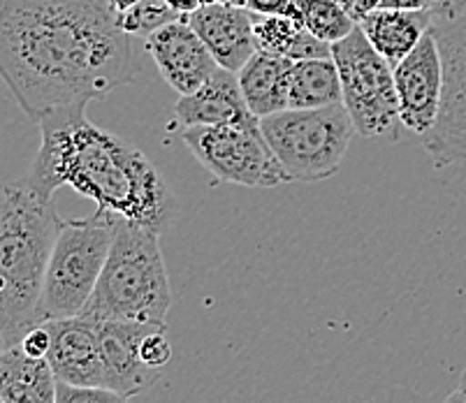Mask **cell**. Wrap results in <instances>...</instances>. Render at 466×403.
Masks as SVG:
<instances>
[{"label":"cell","instance_id":"obj_33","mask_svg":"<svg viewBox=\"0 0 466 403\" xmlns=\"http://www.w3.org/2000/svg\"><path fill=\"white\" fill-rule=\"evenodd\" d=\"M223 5H230V7H241V10H247L248 0H220Z\"/></svg>","mask_w":466,"mask_h":403},{"label":"cell","instance_id":"obj_16","mask_svg":"<svg viewBox=\"0 0 466 403\" xmlns=\"http://www.w3.org/2000/svg\"><path fill=\"white\" fill-rule=\"evenodd\" d=\"M367 35L370 45L385 58L395 70L422 37L434 28L431 12H406V10H383L364 16L358 24Z\"/></svg>","mask_w":466,"mask_h":403},{"label":"cell","instance_id":"obj_20","mask_svg":"<svg viewBox=\"0 0 466 403\" xmlns=\"http://www.w3.org/2000/svg\"><path fill=\"white\" fill-rule=\"evenodd\" d=\"M288 103L290 109H325L343 105L337 63L332 58L292 63Z\"/></svg>","mask_w":466,"mask_h":403},{"label":"cell","instance_id":"obj_3","mask_svg":"<svg viewBox=\"0 0 466 403\" xmlns=\"http://www.w3.org/2000/svg\"><path fill=\"white\" fill-rule=\"evenodd\" d=\"M66 220L56 205L16 181L0 197V343L15 348L40 325L42 292Z\"/></svg>","mask_w":466,"mask_h":403},{"label":"cell","instance_id":"obj_14","mask_svg":"<svg viewBox=\"0 0 466 403\" xmlns=\"http://www.w3.org/2000/svg\"><path fill=\"white\" fill-rule=\"evenodd\" d=\"M177 118L184 128H218V126H237V128H258L260 118L253 116L239 77L223 67L211 75L205 84L190 96H184L175 107Z\"/></svg>","mask_w":466,"mask_h":403},{"label":"cell","instance_id":"obj_30","mask_svg":"<svg viewBox=\"0 0 466 403\" xmlns=\"http://www.w3.org/2000/svg\"><path fill=\"white\" fill-rule=\"evenodd\" d=\"M167 5L181 16V19H188L190 15L202 7V0H167Z\"/></svg>","mask_w":466,"mask_h":403},{"label":"cell","instance_id":"obj_35","mask_svg":"<svg viewBox=\"0 0 466 403\" xmlns=\"http://www.w3.org/2000/svg\"><path fill=\"white\" fill-rule=\"evenodd\" d=\"M337 3H341V5H343V3H346V0H337Z\"/></svg>","mask_w":466,"mask_h":403},{"label":"cell","instance_id":"obj_7","mask_svg":"<svg viewBox=\"0 0 466 403\" xmlns=\"http://www.w3.org/2000/svg\"><path fill=\"white\" fill-rule=\"evenodd\" d=\"M332 61L341 77L343 107L360 137L376 139L400 130V100L395 70L370 45L362 28L332 46Z\"/></svg>","mask_w":466,"mask_h":403},{"label":"cell","instance_id":"obj_11","mask_svg":"<svg viewBox=\"0 0 466 403\" xmlns=\"http://www.w3.org/2000/svg\"><path fill=\"white\" fill-rule=\"evenodd\" d=\"M144 52L156 63L165 82L181 97L195 93L218 70L214 56L188 26V21L169 24L144 42Z\"/></svg>","mask_w":466,"mask_h":403},{"label":"cell","instance_id":"obj_13","mask_svg":"<svg viewBox=\"0 0 466 403\" xmlns=\"http://www.w3.org/2000/svg\"><path fill=\"white\" fill-rule=\"evenodd\" d=\"M186 21L205 42L216 65L223 70L239 75L258 54L256 15L248 10L216 3V5L200 7Z\"/></svg>","mask_w":466,"mask_h":403},{"label":"cell","instance_id":"obj_9","mask_svg":"<svg viewBox=\"0 0 466 403\" xmlns=\"http://www.w3.org/2000/svg\"><path fill=\"white\" fill-rule=\"evenodd\" d=\"M431 33L443 56V105L436 128L422 137V146L436 165L466 163V15L434 24Z\"/></svg>","mask_w":466,"mask_h":403},{"label":"cell","instance_id":"obj_26","mask_svg":"<svg viewBox=\"0 0 466 403\" xmlns=\"http://www.w3.org/2000/svg\"><path fill=\"white\" fill-rule=\"evenodd\" d=\"M247 10L256 16H292V19L302 21L292 0H248Z\"/></svg>","mask_w":466,"mask_h":403},{"label":"cell","instance_id":"obj_5","mask_svg":"<svg viewBox=\"0 0 466 403\" xmlns=\"http://www.w3.org/2000/svg\"><path fill=\"white\" fill-rule=\"evenodd\" d=\"M116 220L96 211L88 218L63 223L46 269L45 292L37 311L40 325L82 316L107 265L116 237Z\"/></svg>","mask_w":466,"mask_h":403},{"label":"cell","instance_id":"obj_24","mask_svg":"<svg viewBox=\"0 0 466 403\" xmlns=\"http://www.w3.org/2000/svg\"><path fill=\"white\" fill-rule=\"evenodd\" d=\"M142 362L151 368V371L158 373L160 368L167 367L169 359H172V346H169L167 337H165V329H156L149 337L144 338L142 343Z\"/></svg>","mask_w":466,"mask_h":403},{"label":"cell","instance_id":"obj_6","mask_svg":"<svg viewBox=\"0 0 466 403\" xmlns=\"http://www.w3.org/2000/svg\"><path fill=\"white\" fill-rule=\"evenodd\" d=\"M272 154L290 181H323L339 172L353 139V121L343 105L325 109H286L260 121Z\"/></svg>","mask_w":466,"mask_h":403},{"label":"cell","instance_id":"obj_8","mask_svg":"<svg viewBox=\"0 0 466 403\" xmlns=\"http://www.w3.org/2000/svg\"><path fill=\"white\" fill-rule=\"evenodd\" d=\"M181 139L195 160L218 181L247 188H279L290 184V176L258 128H184Z\"/></svg>","mask_w":466,"mask_h":403},{"label":"cell","instance_id":"obj_34","mask_svg":"<svg viewBox=\"0 0 466 403\" xmlns=\"http://www.w3.org/2000/svg\"><path fill=\"white\" fill-rule=\"evenodd\" d=\"M460 389H464L466 392V371L461 373V378H460Z\"/></svg>","mask_w":466,"mask_h":403},{"label":"cell","instance_id":"obj_22","mask_svg":"<svg viewBox=\"0 0 466 403\" xmlns=\"http://www.w3.org/2000/svg\"><path fill=\"white\" fill-rule=\"evenodd\" d=\"M186 21L167 5V0H142L126 15H118V28L135 40H149L169 24Z\"/></svg>","mask_w":466,"mask_h":403},{"label":"cell","instance_id":"obj_17","mask_svg":"<svg viewBox=\"0 0 466 403\" xmlns=\"http://www.w3.org/2000/svg\"><path fill=\"white\" fill-rule=\"evenodd\" d=\"M290 70V61L265 52H258L244 65V70L237 77H239L241 93H244V100H247L253 116L262 121V118L290 109V103H288Z\"/></svg>","mask_w":466,"mask_h":403},{"label":"cell","instance_id":"obj_25","mask_svg":"<svg viewBox=\"0 0 466 403\" xmlns=\"http://www.w3.org/2000/svg\"><path fill=\"white\" fill-rule=\"evenodd\" d=\"M16 346L21 348V352H24L26 358L46 359L49 358V352H52V332H49V327L46 325H37L33 327L31 332L21 338Z\"/></svg>","mask_w":466,"mask_h":403},{"label":"cell","instance_id":"obj_4","mask_svg":"<svg viewBox=\"0 0 466 403\" xmlns=\"http://www.w3.org/2000/svg\"><path fill=\"white\" fill-rule=\"evenodd\" d=\"M169 307L172 290L160 237L118 218L107 265L79 317L167 329Z\"/></svg>","mask_w":466,"mask_h":403},{"label":"cell","instance_id":"obj_21","mask_svg":"<svg viewBox=\"0 0 466 403\" xmlns=\"http://www.w3.org/2000/svg\"><path fill=\"white\" fill-rule=\"evenodd\" d=\"M292 5L298 7L304 28L332 46L358 28L353 16L337 0H292Z\"/></svg>","mask_w":466,"mask_h":403},{"label":"cell","instance_id":"obj_32","mask_svg":"<svg viewBox=\"0 0 466 403\" xmlns=\"http://www.w3.org/2000/svg\"><path fill=\"white\" fill-rule=\"evenodd\" d=\"M443 403H466V392L464 389H455V392H452Z\"/></svg>","mask_w":466,"mask_h":403},{"label":"cell","instance_id":"obj_10","mask_svg":"<svg viewBox=\"0 0 466 403\" xmlns=\"http://www.w3.org/2000/svg\"><path fill=\"white\" fill-rule=\"evenodd\" d=\"M443 56L434 33H427L413 52L395 67V88L401 126L427 137L436 128L443 105Z\"/></svg>","mask_w":466,"mask_h":403},{"label":"cell","instance_id":"obj_12","mask_svg":"<svg viewBox=\"0 0 466 403\" xmlns=\"http://www.w3.org/2000/svg\"><path fill=\"white\" fill-rule=\"evenodd\" d=\"M52 332L49 367L58 383L72 388H105L103 343L97 322L86 317L46 322Z\"/></svg>","mask_w":466,"mask_h":403},{"label":"cell","instance_id":"obj_28","mask_svg":"<svg viewBox=\"0 0 466 403\" xmlns=\"http://www.w3.org/2000/svg\"><path fill=\"white\" fill-rule=\"evenodd\" d=\"M380 5H383V0H346V3H343V7H346V12H349L350 16H353L355 24H360L364 16L376 12Z\"/></svg>","mask_w":466,"mask_h":403},{"label":"cell","instance_id":"obj_15","mask_svg":"<svg viewBox=\"0 0 466 403\" xmlns=\"http://www.w3.org/2000/svg\"><path fill=\"white\" fill-rule=\"evenodd\" d=\"M156 329L160 327L133 325V322H97L105 359V389L135 397L156 383L158 373L151 371L139 355L144 338Z\"/></svg>","mask_w":466,"mask_h":403},{"label":"cell","instance_id":"obj_19","mask_svg":"<svg viewBox=\"0 0 466 403\" xmlns=\"http://www.w3.org/2000/svg\"><path fill=\"white\" fill-rule=\"evenodd\" d=\"M258 52L274 54L290 63L332 58V45L318 40L292 16H256Z\"/></svg>","mask_w":466,"mask_h":403},{"label":"cell","instance_id":"obj_23","mask_svg":"<svg viewBox=\"0 0 466 403\" xmlns=\"http://www.w3.org/2000/svg\"><path fill=\"white\" fill-rule=\"evenodd\" d=\"M56 403H133V397L105 388H72L58 383Z\"/></svg>","mask_w":466,"mask_h":403},{"label":"cell","instance_id":"obj_2","mask_svg":"<svg viewBox=\"0 0 466 403\" xmlns=\"http://www.w3.org/2000/svg\"><path fill=\"white\" fill-rule=\"evenodd\" d=\"M86 107L70 105L42 118L40 148L21 184L46 202L70 186L96 202L97 214L160 237L179 214L175 190L135 144L88 121Z\"/></svg>","mask_w":466,"mask_h":403},{"label":"cell","instance_id":"obj_1","mask_svg":"<svg viewBox=\"0 0 466 403\" xmlns=\"http://www.w3.org/2000/svg\"><path fill=\"white\" fill-rule=\"evenodd\" d=\"M0 70L40 123L133 82L142 49L118 28L109 0H0Z\"/></svg>","mask_w":466,"mask_h":403},{"label":"cell","instance_id":"obj_27","mask_svg":"<svg viewBox=\"0 0 466 403\" xmlns=\"http://www.w3.org/2000/svg\"><path fill=\"white\" fill-rule=\"evenodd\" d=\"M461 15H466V0H436L434 10H431L434 24H446Z\"/></svg>","mask_w":466,"mask_h":403},{"label":"cell","instance_id":"obj_31","mask_svg":"<svg viewBox=\"0 0 466 403\" xmlns=\"http://www.w3.org/2000/svg\"><path fill=\"white\" fill-rule=\"evenodd\" d=\"M142 0H109V5H112V10L116 12V15H126V12H130L133 7H137Z\"/></svg>","mask_w":466,"mask_h":403},{"label":"cell","instance_id":"obj_18","mask_svg":"<svg viewBox=\"0 0 466 403\" xmlns=\"http://www.w3.org/2000/svg\"><path fill=\"white\" fill-rule=\"evenodd\" d=\"M58 380L46 359H31L19 346L0 355V403H56Z\"/></svg>","mask_w":466,"mask_h":403},{"label":"cell","instance_id":"obj_29","mask_svg":"<svg viewBox=\"0 0 466 403\" xmlns=\"http://www.w3.org/2000/svg\"><path fill=\"white\" fill-rule=\"evenodd\" d=\"M436 0H383V10H406V12H431Z\"/></svg>","mask_w":466,"mask_h":403}]
</instances>
